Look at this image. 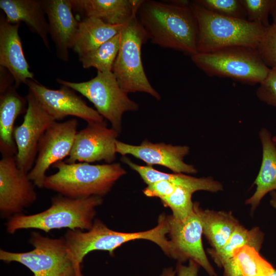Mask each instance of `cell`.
I'll list each match as a JSON object with an SVG mask.
<instances>
[{"mask_svg":"<svg viewBox=\"0 0 276 276\" xmlns=\"http://www.w3.org/2000/svg\"><path fill=\"white\" fill-rule=\"evenodd\" d=\"M143 0L137 18L148 39L159 47L190 56L198 53V26L191 6Z\"/></svg>","mask_w":276,"mask_h":276,"instance_id":"obj_1","label":"cell"},{"mask_svg":"<svg viewBox=\"0 0 276 276\" xmlns=\"http://www.w3.org/2000/svg\"><path fill=\"white\" fill-rule=\"evenodd\" d=\"M168 216L162 214L157 224L148 231L134 233H123L112 230L101 220L94 221L91 228L87 232L68 229L65 234L70 256L76 271V276H83L81 264L86 255L94 250L108 251L112 256L116 249L129 241L138 239L151 241L157 244L164 252L177 260L176 250L167 236L169 234Z\"/></svg>","mask_w":276,"mask_h":276,"instance_id":"obj_2","label":"cell"},{"mask_svg":"<svg viewBox=\"0 0 276 276\" xmlns=\"http://www.w3.org/2000/svg\"><path fill=\"white\" fill-rule=\"evenodd\" d=\"M52 166L57 171L46 176L43 188L72 198L104 196L126 173L119 163L91 165L60 160Z\"/></svg>","mask_w":276,"mask_h":276,"instance_id":"obj_3","label":"cell"},{"mask_svg":"<svg viewBox=\"0 0 276 276\" xmlns=\"http://www.w3.org/2000/svg\"><path fill=\"white\" fill-rule=\"evenodd\" d=\"M191 8L197 22L198 53L235 46L257 49L266 28L261 25L218 14L194 1Z\"/></svg>","mask_w":276,"mask_h":276,"instance_id":"obj_4","label":"cell"},{"mask_svg":"<svg viewBox=\"0 0 276 276\" xmlns=\"http://www.w3.org/2000/svg\"><path fill=\"white\" fill-rule=\"evenodd\" d=\"M102 202V197L100 196L72 198L59 194L52 198L51 206L45 211L11 217L6 223V230L10 234L19 229L30 228L46 233L64 228L88 230L94 222L95 209Z\"/></svg>","mask_w":276,"mask_h":276,"instance_id":"obj_5","label":"cell"},{"mask_svg":"<svg viewBox=\"0 0 276 276\" xmlns=\"http://www.w3.org/2000/svg\"><path fill=\"white\" fill-rule=\"evenodd\" d=\"M192 62L210 76L229 78L249 84H260L269 71L257 49L235 46L191 56Z\"/></svg>","mask_w":276,"mask_h":276,"instance_id":"obj_6","label":"cell"},{"mask_svg":"<svg viewBox=\"0 0 276 276\" xmlns=\"http://www.w3.org/2000/svg\"><path fill=\"white\" fill-rule=\"evenodd\" d=\"M148 40L135 14L120 32V48L112 72L126 93L143 92L159 100L160 96L149 82L142 60V47Z\"/></svg>","mask_w":276,"mask_h":276,"instance_id":"obj_7","label":"cell"},{"mask_svg":"<svg viewBox=\"0 0 276 276\" xmlns=\"http://www.w3.org/2000/svg\"><path fill=\"white\" fill-rule=\"evenodd\" d=\"M30 243L34 248L27 252L1 249L0 260L19 263L28 268L33 276H76L64 237L52 239L33 232Z\"/></svg>","mask_w":276,"mask_h":276,"instance_id":"obj_8","label":"cell"},{"mask_svg":"<svg viewBox=\"0 0 276 276\" xmlns=\"http://www.w3.org/2000/svg\"><path fill=\"white\" fill-rule=\"evenodd\" d=\"M56 81L86 98L94 104L98 112L109 121L111 128L119 133L122 130L123 113L139 109V104L129 98L112 72H97L94 78L82 82H73L60 78H57Z\"/></svg>","mask_w":276,"mask_h":276,"instance_id":"obj_9","label":"cell"},{"mask_svg":"<svg viewBox=\"0 0 276 276\" xmlns=\"http://www.w3.org/2000/svg\"><path fill=\"white\" fill-rule=\"evenodd\" d=\"M78 121H55L40 139L34 165L28 176L34 185L43 188L46 172L55 163L68 156L77 132Z\"/></svg>","mask_w":276,"mask_h":276,"instance_id":"obj_10","label":"cell"},{"mask_svg":"<svg viewBox=\"0 0 276 276\" xmlns=\"http://www.w3.org/2000/svg\"><path fill=\"white\" fill-rule=\"evenodd\" d=\"M26 99L27 107L24 121L21 125L15 127L13 136L17 150L15 156L17 165L28 173L35 162L40 139L56 121L45 111L30 91Z\"/></svg>","mask_w":276,"mask_h":276,"instance_id":"obj_11","label":"cell"},{"mask_svg":"<svg viewBox=\"0 0 276 276\" xmlns=\"http://www.w3.org/2000/svg\"><path fill=\"white\" fill-rule=\"evenodd\" d=\"M25 84L42 108L56 121L70 116L81 118L87 123L104 120L96 110L88 106L67 86L62 85L59 89H53L34 79L27 80Z\"/></svg>","mask_w":276,"mask_h":276,"instance_id":"obj_12","label":"cell"},{"mask_svg":"<svg viewBox=\"0 0 276 276\" xmlns=\"http://www.w3.org/2000/svg\"><path fill=\"white\" fill-rule=\"evenodd\" d=\"M33 182L20 169L15 156L2 155L0 160V212L2 217L18 215L37 199Z\"/></svg>","mask_w":276,"mask_h":276,"instance_id":"obj_13","label":"cell"},{"mask_svg":"<svg viewBox=\"0 0 276 276\" xmlns=\"http://www.w3.org/2000/svg\"><path fill=\"white\" fill-rule=\"evenodd\" d=\"M118 134L112 128H107L106 120L87 123L85 128L77 131L71 151L64 162L113 163L116 157Z\"/></svg>","mask_w":276,"mask_h":276,"instance_id":"obj_14","label":"cell"},{"mask_svg":"<svg viewBox=\"0 0 276 276\" xmlns=\"http://www.w3.org/2000/svg\"><path fill=\"white\" fill-rule=\"evenodd\" d=\"M198 202H194L193 210L185 220H179L168 216V235L178 255L177 262L192 260L209 276H217L204 251L202 243V226L198 212Z\"/></svg>","mask_w":276,"mask_h":276,"instance_id":"obj_15","label":"cell"},{"mask_svg":"<svg viewBox=\"0 0 276 276\" xmlns=\"http://www.w3.org/2000/svg\"><path fill=\"white\" fill-rule=\"evenodd\" d=\"M187 146H174L163 143H152L147 140L139 145L116 142L117 153L122 156L131 155L146 163L148 166L158 165L175 173L194 174L197 170L193 165L186 163L184 157L189 152Z\"/></svg>","mask_w":276,"mask_h":276,"instance_id":"obj_16","label":"cell"},{"mask_svg":"<svg viewBox=\"0 0 276 276\" xmlns=\"http://www.w3.org/2000/svg\"><path fill=\"white\" fill-rule=\"evenodd\" d=\"M42 2L56 56L67 62L79 21L73 14L70 0H42Z\"/></svg>","mask_w":276,"mask_h":276,"instance_id":"obj_17","label":"cell"},{"mask_svg":"<svg viewBox=\"0 0 276 276\" xmlns=\"http://www.w3.org/2000/svg\"><path fill=\"white\" fill-rule=\"evenodd\" d=\"M20 23L12 24L4 13L0 15V66L6 68L14 79L17 88L28 79L34 80L33 73L25 57L18 29Z\"/></svg>","mask_w":276,"mask_h":276,"instance_id":"obj_18","label":"cell"},{"mask_svg":"<svg viewBox=\"0 0 276 276\" xmlns=\"http://www.w3.org/2000/svg\"><path fill=\"white\" fill-rule=\"evenodd\" d=\"M73 10L83 18L100 19L111 25H124L137 13L143 0H70Z\"/></svg>","mask_w":276,"mask_h":276,"instance_id":"obj_19","label":"cell"},{"mask_svg":"<svg viewBox=\"0 0 276 276\" xmlns=\"http://www.w3.org/2000/svg\"><path fill=\"white\" fill-rule=\"evenodd\" d=\"M0 8L12 24L25 22L49 51V25L42 0H0Z\"/></svg>","mask_w":276,"mask_h":276,"instance_id":"obj_20","label":"cell"},{"mask_svg":"<svg viewBox=\"0 0 276 276\" xmlns=\"http://www.w3.org/2000/svg\"><path fill=\"white\" fill-rule=\"evenodd\" d=\"M13 85L0 95V151L2 155L16 156L17 153L14 139L16 118L26 111L27 99L22 97Z\"/></svg>","mask_w":276,"mask_h":276,"instance_id":"obj_21","label":"cell"},{"mask_svg":"<svg viewBox=\"0 0 276 276\" xmlns=\"http://www.w3.org/2000/svg\"><path fill=\"white\" fill-rule=\"evenodd\" d=\"M259 135L262 147L261 165L254 182L256 190L245 201L246 204L250 205L252 212L268 193L276 191V144L267 129L262 128Z\"/></svg>","mask_w":276,"mask_h":276,"instance_id":"obj_22","label":"cell"},{"mask_svg":"<svg viewBox=\"0 0 276 276\" xmlns=\"http://www.w3.org/2000/svg\"><path fill=\"white\" fill-rule=\"evenodd\" d=\"M121 160L138 173L147 185L160 180H167L177 186L187 188L194 192L205 191L216 193L223 190L222 184L212 177L197 178L183 173H164L153 168L152 166H141L135 164L126 156H123Z\"/></svg>","mask_w":276,"mask_h":276,"instance_id":"obj_23","label":"cell"},{"mask_svg":"<svg viewBox=\"0 0 276 276\" xmlns=\"http://www.w3.org/2000/svg\"><path fill=\"white\" fill-rule=\"evenodd\" d=\"M124 25H111L92 17L79 21L71 49L79 56L92 51L120 33Z\"/></svg>","mask_w":276,"mask_h":276,"instance_id":"obj_24","label":"cell"},{"mask_svg":"<svg viewBox=\"0 0 276 276\" xmlns=\"http://www.w3.org/2000/svg\"><path fill=\"white\" fill-rule=\"evenodd\" d=\"M198 212L201 219L203 234L212 246L217 251L227 243L240 224L231 212L203 210L199 204Z\"/></svg>","mask_w":276,"mask_h":276,"instance_id":"obj_25","label":"cell"},{"mask_svg":"<svg viewBox=\"0 0 276 276\" xmlns=\"http://www.w3.org/2000/svg\"><path fill=\"white\" fill-rule=\"evenodd\" d=\"M264 234L258 227L250 229L239 224L225 245L220 249L214 251L208 249L214 263L220 268L229 258L235 249L245 245L250 246L260 251L264 241Z\"/></svg>","mask_w":276,"mask_h":276,"instance_id":"obj_26","label":"cell"},{"mask_svg":"<svg viewBox=\"0 0 276 276\" xmlns=\"http://www.w3.org/2000/svg\"><path fill=\"white\" fill-rule=\"evenodd\" d=\"M120 45V33L96 49L79 56L84 68L94 67L99 72H112Z\"/></svg>","mask_w":276,"mask_h":276,"instance_id":"obj_27","label":"cell"},{"mask_svg":"<svg viewBox=\"0 0 276 276\" xmlns=\"http://www.w3.org/2000/svg\"><path fill=\"white\" fill-rule=\"evenodd\" d=\"M232 257L241 276H271L275 269L259 251L250 246L245 245L235 249Z\"/></svg>","mask_w":276,"mask_h":276,"instance_id":"obj_28","label":"cell"},{"mask_svg":"<svg viewBox=\"0 0 276 276\" xmlns=\"http://www.w3.org/2000/svg\"><path fill=\"white\" fill-rule=\"evenodd\" d=\"M194 192L187 188L177 186L170 195L161 199L164 205L170 208L172 217L179 220L186 219L193 210L192 197Z\"/></svg>","mask_w":276,"mask_h":276,"instance_id":"obj_29","label":"cell"},{"mask_svg":"<svg viewBox=\"0 0 276 276\" xmlns=\"http://www.w3.org/2000/svg\"><path fill=\"white\" fill-rule=\"evenodd\" d=\"M194 2L218 14L247 19L245 10L240 0H196Z\"/></svg>","mask_w":276,"mask_h":276,"instance_id":"obj_30","label":"cell"},{"mask_svg":"<svg viewBox=\"0 0 276 276\" xmlns=\"http://www.w3.org/2000/svg\"><path fill=\"white\" fill-rule=\"evenodd\" d=\"M240 1L245 10L248 21L259 24L265 28L270 25L268 21V16L275 0Z\"/></svg>","mask_w":276,"mask_h":276,"instance_id":"obj_31","label":"cell"},{"mask_svg":"<svg viewBox=\"0 0 276 276\" xmlns=\"http://www.w3.org/2000/svg\"><path fill=\"white\" fill-rule=\"evenodd\" d=\"M257 50L264 63L276 69V25L272 24L265 28Z\"/></svg>","mask_w":276,"mask_h":276,"instance_id":"obj_32","label":"cell"},{"mask_svg":"<svg viewBox=\"0 0 276 276\" xmlns=\"http://www.w3.org/2000/svg\"><path fill=\"white\" fill-rule=\"evenodd\" d=\"M256 94L260 101L276 107V69H270L266 78L260 84Z\"/></svg>","mask_w":276,"mask_h":276,"instance_id":"obj_33","label":"cell"},{"mask_svg":"<svg viewBox=\"0 0 276 276\" xmlns=\"http://www.w3.org/2000/svg\"><path fill=\"white\" fill-rule=\"evenodd\" d=\"M177 186L167 180H160L147 185L143 190L147 197H158L160 199L172 194Z\"/></svg>","mask_w":276,"mask_h":276,"instance_id":"obj_34","label":"cell"},{"mask_svg":"<svg viewBox=\"0 0 276 276\" xmlns=\"http://www.w3.org/2000/svg\"><path fill=\"white\" fill-rule=\"evenodd\" d=\"M200 266L195 262L189 260L188 265L177 262L176 267V276H198Z\"/></svg>","mask_w":276,"mask_h":276,"instance_id":"obj_35","label":"cell"},{"mask_svg":"<svg viewBox=\"0 0 276 276\" xmlns=\"http://www.w3.org/2000/svg\"><path fill=\"white\" fill-rule=\"evenodd\" d=\"M13 82L14 79L8 70L0 66V95L13 86Z\"/></svg>","mask_w":276,"mask_h":276,"instance_id":"obj_36","label":"cell"},{"mask_svg":"<svg viewBox=\"0 0 276 276\" xmlns=\"http://www.w3.org/2000/svg\"><path fill=\"white\" fill-rule=\"evenodd\" d=\"M160 276H176V272L172 267L164 269Z\"/></svg>","mask_w":276,"mask_h":276,"instance_id":"obj_37","label":"cell"},{"mask_svg":"<svg viewBox=\"0 0 276 276\" xmlns=\"http://www.w3.org/2000/svg\"><path fill=\"white\" fill-rule=\"evenodd\" d=\"M269 202L270 205L276 210V191L271 192Z\"/></svg>","mask_w":276,"mask_h":276,"instance_id":"obj_38","label":"cell"},{"mask_svg":"<svg viewBox=\"0 0 276 276\" xmlns=\"http://www.w3.org/2000/svg\"><path fill=\"white\" fill-rule=\"evenodd\" d=\"M270 14L272 16L273 22L272 24L276 25V0L274 1V3L271 9Z\"/></svg>","mask_w":276,"mask_h":276,"instance_id":"obj_39","label":"cell"},{"mask_svg":"<svg viewBox=\"0 0 276 276\" xmlns=\"http://www.w3.org/2000/svg\"><path fill=\"white\" fill-rule=\"evenodd\" d=\"M272 140L273 142L276 144V136L272 137Z\"/></svg>","mask_w":276,"mask_h":276,"instance_id":"obj_40","label":"cell"},{"mask_svg":"<svg viewBox=\"0 0 276 276\" xmlns=\"http://www.w3.org/2000/svg\"><path fill=\"white\" fill-rule=\"evenodd\" d=\"M271 276H276V269H274Z\"/></svg>","mask_w":276,"mask_h":276,"instance_id":"obj_41","label":"cell"}]
</instances>
